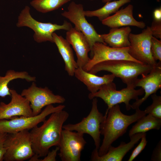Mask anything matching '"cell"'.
Segmentation results:
<instances>
[{
    "label": "cell",
    "instance_id": "1",
    "mask_svg": "<svg viewBox=\"0 0 161 161\" xmlns=\"http://www.w3.org/2000/svg\"><path fill=\"white\" fill-rule=\"evenodd\" d=\"M63 110L51 114L40 126L32 129L30 132L34 156L44 157L53 146H59L63 126L69 117Z\"/></svg>",
    "mask_w": 161,
    "mask_h": 161
},
{
    "label": "cell",
    "instance_id": "2",
    "mask_svg": "<svg viewBox=\"0 0 161 161\" xmlns=\"http://www.w3.org/2000/svg\"><path fill=\"white\" fill-rule=\"evenodd\" d=\"M146 115L144 111L139 108L135 109L134 114L126 115L121 112L119 104L106 111L105 119L101 126L100 133L103 138L98 150V155L102 156L106 153L113 143L126 132L130 125Z\"/></svg>",
    "mask_w": 161,
    "mask_h": 161
},
{
    "label": "cell",
    "instance_id": "3",
    "mask_svg": "<svg viewBox=\"0 0 161 161\" xmlns=\"http://www.w3.org/2000/svg\"><path fill=\"white\" fill-rule=\"evenodd\" d=\"M153 66L130 60H114L98 63L89 72L95 74L101 71L109 72L120 78L127 86L135 88V84L138 76L148 74Z\"/></svg>",
    "mask_w": 161,
    "mask_h": 161
},
{
    "label": "cell",
    "instance_id": "4",
    "mask_svg": "<svg viewBox=\"0 0 161 161\" xmlns=\"http://www.w3.org/2000/svg\"><path fill=\"white\" fill-rule=\"evenodd\" d=\"M30 10L28 6L25 7L18 16L16 25L18 27H27L32 29L34 32V39L37 43L47 41L54 43L52 35L55 31L60 30L68 31L72 27L71 24L66 21L62 25L39 22L32 16Z\"/></svg>",
    "mask_w": 161,
    "mask_h": 161
},
{
    "label": "cell",
    "instance_id": "5",
    "mask_svg": "<svg viewBox=\"0 0 161 161\" xmlns=\"http://www.w3.org/2000/svg\"><path fill=\"white\" fill-rule=\"evenodd\" d=\"M144 94V91L141 88L135 89L133 87L127 86L117 90L115 84L112 82L103 85L95 93H89L88 97L90 100L95 97L102 99L108 106L106 111L113 106L122 103H125L126 109L128 111L131 108L130 101L132 99L137 100L139 96Z\"/></svg>",
    "mask_w": 161,
    "mask_h": 161
},
{
    "label": "cell",
    "instance_id": "6",
    "mask_svg": "<svg viewBox=\"0 0 161 161\" xmlns=\"http://www.w3.org/2000/svg\"><path fill=\"white\" fill-rule=\"evenodd\" d=\"M4 145L5 152L3 160L5 161H23L34 155L28 130L7 133Z\"/></svg>",
    "mask_w": 161,
    "mask_h": 161
},
{
    "label": "cell",
    "instance_id": "7",
    "mask_svg": "<svg viewBox=\"0 0 161 161\" xmlns=\"http://www.w3.org/2000/svg\"><path fill=\"white\" fill-rule=\"evenodd\" d=\"M92 100L91 109L86 117L77 123L64 125L63 128L83 134H89L94 140L95 148L98 150L100 145L101 126L105 119V115H103L98 110L97 98L95 97Z\"/></svg>",
    "mask_w": 161,
    "mask_h": 161
},
{
    "label": "cell",
    "instance_id": "8",
    "mask_svg": "<svg viewBox=\"0 0 161 161\" xmlns=\"http://www.w3.org/2000/svg\"><path fill=\"white\" fill-rule=\"evenodd\" d=\"M65 106L60 105L56 106L52 104L46 106L39 114L30 117L18 116L9 120H0V133H11L24 130H29L43 122L48 115L55 112L63 110Z\"/></svg>",
    "mask_w": 161,
    "mask_h": 161
},
{
    "label": "cell",
    "instance_id": "9",
    "mask_svg": "<svg viewBox=\"0 0 161 161\" xmlns=\"http://www.w3.org/2000/svg\"><path fill=\"white\" fill-rule=\"evenodd\" d=\"M84 11L82 4H77L72 1L69 4L67 10L64 11L61 15L73 24L74 28L86 36L91 49L96 42L106 44L101 38L100 34L97 32L93 26L86 20Z\"/></svg>",
    "mask_w": 161,
    "mask_h": 161
},
{
    "label": "cell",
    "instance_id": "10",
    "mask_svg": "<svg viewBox=\"0 0 161 161\" xmlns=\"http://www.w3.org/2000/svg\"><path fill=\"white\" fill-rule=\"evenodd\" d=\"M21 95L30 103L33 116L40 113L45 106L53 104L63 103L66 100L63 97L54 94L47 87H38L34 82L28 88L23 89Z\"/></svg>",
    "mask_w": 161,
    "mask_h": 161
},
{
    "label": "cell",
    "instance_id": "11",
    "mask_svg": "<svg viewBox=\"0 0 161 161\" xmlns=\"http://www.w3.org/2000/svg\"><path fill=\"white\" fill-rule=\"evenodd\" d=\"M150 27L138 34L130 33L129 35L130 46L129 54L134 59L145 64L154 66L157 62L151 51V41L152 36Z\"/></svg>",
    "mask_w": 161,
    "mask_h": 161
},
{
    "label": "cell",
    "instance_id": "12",
    "mask_svg": "<svg viewBox=\"0 0 161 161\" xmlns=\"http://www.w3.org/2000/svg\"><path fill=\"white\" fill-rule=\"evenodd\" d=\"M84 134L63 129L58 155L62 161H80L81 153L86 142Z\"/></svg>",
    "mask_w": 161,
    "mask_h": 161
},
{
    "label": "cell",
    "instance_id": "13",
    "mask_svg": "<svg viewBox=\"0 0 161 161\" xmlns=\"http://www.w3.org/2000/svg\"><path fill=\"white\" fill-rule=\"evenodd\" d=\"M129 47L115 48L101 43L96 42L92 46L91 51L92 55V58H90L82 68L89 72L94 66L98 63L114 60H128L141 63L129 54Z\"/></svg>",
    "mask_w": 161,
    "mask_h": 161
},
{
    "label": "cell",
    "instance_id": "14",
    "mask_svg": "<svg viewBox=\"0 0 161 161\" xmlns=\"http://www.w3.org/2000/svg\"><path fill=\"white\" fill-rule=\"evenodd\" d=\"M11 97L8 104L0 103V120L17 116H33L29 102L14 89H10Z\"/></svg>",
    "mask_w": 161,
    "mask_h": 161
},
{
    "label": "cell",
    "instance_id": "15",
    "mask_svg": "<svg viewBox=\"0 0 161 161\" xmlns=\"http://www.w3.org/2000/svg\"><path fill=\"white\" fill-rule=\"evenodd\" d=\"M135 87H140L144 91L145 95L142 98L138 99L131 105V108L135 109L140 106L151 95L156 93L161 88V61L156 65L148 74L142 76L138 78L135 84Z\"/></svg>",
    "mask_w": 161,
    "mask_h": 161
},
{
    "label": "cell",
    "instance_id": "16",
    "mask_svg": "<svg viewBox=\"0 0 161 161\" xmlns=\"http://www.w3.org/2000/svg\"><path fill=\"white\" fill-rule=\"evenodd\" d=\"M66 39L75 52L78 67L83 68L90 59L88 53L91 49L86 37L81 32L72 27L67 31Z\"/></svg>",
    "mask_w": 161,
    "mask_h": 161
},
{
    "label": "cell",
    "instance_id": "17",
    "mask_svg": "<svg viewBox=\"0 0 161 161\" xmlns=\"http://www.w3.org/2000/svg\"><path fill=\"white\" fill-rule=\"evenodd\" d=\"M145 133H136L129 137L130 140L127 143L122 142L116 147L110 145L106 153L102 156L98 154V150L92 151L90 160L92 161H121L126 153L131 150Z\"/></svg>",
    "mask_w": 161,
    "mask_h": 161
},
{
    "label": "cell",
    "instance_id": "18",
    "mask_svg": "<svg viewBox=\"0 0 161 161\" xmlns=\"http://www.w3.org/2000/svg\"><path fill=\"white\" fill-rule=\"evenodd\" d=\"M133 6L131 4L119 10L114 14L102 21V23L111 28L133 26L143 29L145 26L143 21L136 20L133 16Z\"/></svg>",
    "mask_w": 161,
    "mask_h": 161
},
{
    "label": "cell",
    "instance_id": "19",
    "mask_svg": "<svg viewBox=\"0 0 161 161\" xmlns=\"http://www.w3.org/2000/svg\"><path fill=\"white\" fill-rule=\"evenodd\" d=\"M74 76L86 86L91 93L96 92L103 85L112 82L115 77L112 74L98 76L85 71L81 67L76 69Z\"/></svg>",
    "mask_w": 161,
    "mask_h": 161
},
{
    "label": "cell",
    "instance_id": "20",
    "mask_svg": "<svg viewBox=\"0 0 161 161\" xmlns=\"http://www.w3.org/2000/svg\"><path fill=\"white\" fill-rule=\"evenodd\" d=\"M52 35L54 43L57 47L64 62L65 71L69 76H74L75 71L78 66L70 44L62 36L58 35L55 32Z\"/></svg>",
    "mask_w": 161,
    "mask_h": 161
},
{
    "label": "cell",
    "instance_id": "21",
    "mask_svg": "<svg viewBox=\"0 0 161 161\" xmlns=\"http://www.w3.org/2000/svg\"><path fill=\"white\" fill-rule=\"evenodd\" d=\"M131 31L129 26L112 28L108 33L100 35L104 42L110 47L122 48L130 46L129 35Z\"/></svg>",
    "mask_w": 161,
    "mask_h": 161
},
{
    "label": "cell",
    "instance_id": "22",
    "mask_svg": "<svg viewBox=\"0 0 161 161\" xmlns=\"http://www.w3.org/2000/svg\"><path fill=\"white\" fill-rule=\"evenodd\" d=\"M25 80L28 82H35V77L31 76L26 71H16L9 70L4 76H0V97H5L7 96H11L8 84L12 80L17 79Z\"/></svg>",
    "mask_w": 161,
    "mask_h": 161
},
{
    "label": "cell",
    "instance_id": "23",
    "mask_svg": "<svg viewBox=\"0 0 161 161\" xmlns=\"http://www.w3.org/2000/svg\"><path fill=\"white\" fill-rule=\"evenodd\" d=\"M131 0H118L110 1L106 3L103 7L94 10H86L84 11L85 16L96 17L102 21L112 14L115 13L123 5L130 2Z\"/></svg>",
    "mask_w": 161,
    "mask_h": 161
},
{
    "label": "cell",
    "instance_id": "24",
    "mask_svg": "<svg viewBox=\"0 0 161 161\" xmlns=\"http://www.w3.org/2000/svg\"><path fill=\"white\" fill-rule=\"evenodd\" d=\"M129 130V137L137 133H145L151 129L159 130L161 127V119L150 114L142 117Z\"/></svg>",
    "mask_w": 161,
    "mask_h": 161
},
{
    "label": "cell",
    "instance_id": "25",
    "mask_svg": "<svg viewBox=\"0 0 161 161\" xmlns=\"http://www.w3.org/2000/svg\"><path fill=\"white\" fill-rule=\"evenodd\" d=\"M71 0H33L32 7L37 11L46 13L57 10Z\"/></svg>",
    "mask_w": 161,
    "mask_h": 161
},
{
    "label": "cell",
    "instance_id": "26",
    "mask_svg": "<svg viewBox=\"0 0 161 161\" xmlns=\"http://www.w3.org/2000/svg\"><path fill=\"white\" fill-rule=\"evenodd\" d=\"M152 103L144 110L146 114H150L153 116L161 119V96L156 93L151 95Z\"/></svg>",
    "mask_w": 161,
    "mask_h": 161
},
{
    "label": "cell",
    "instance_id": "27",
    "mask_svg": "<svg viewBox=\"0 0 161 161\" xmlns=\"http://www.w3.org/2000/svg\"><path fill=\"white\" fill-rule=\"evenodd\" d=\"M151 51L154 60L161 61V40L152 36L151 41Z\"/></svg>",
    "mask_w": 161,
    "mask_h": 161
},
{
    "label": "cell",
    "instance_id": "28",
    "mask_svg": "<svg viewBox=\"0 0 161 161\" xmlns=\"http://www.w3.org/2000/svg\"><path fill=\"white\" fill-rule=\"evenodd\" d=\"M146 137V134L145 133L141 137L140 143L132 152L128 161L134 160L144 149L147 143Z\"/></svg>",
    "mask_w": 161,
    "mask_h": 161
},
{
    "label": "cell",
    "instance_id": "29",
    "mask_svg": "<svg viewBox=\"0 0 161 161\" xmlns=\"http://www.w3.org/2000/svg\"><path fill=\"white\" fill-rule=\"evenodd\" d=\"M150 28L152 36L161 39V21H157L154 20Z\"/></svg>",
    "mask_w": 161,
    "mask_h": 161
},
{
    "label": "cell",
    "instance_id": "30",
    "mask_svg": "<svg viewBox=\"0 0 161 161\" xmlns=\"http://www.w3.org/2000/svg\"><path fill=\"white\" fill-rule=\"evenodd\" d=\"M59 147L57 146L56 148L51 151H49L47 154L42 159H39L38 161H55L56 157L58 151H59Z\"/></svg>",
    "mask_w": 161,
    "mask_h": 161
},
{
    "label": "cell",
    "instance_id": "31",
    "mask_svg": "<svg viewBox=\"0 0 161 161\" xmlns=\"http://www.w3.org/2000/svg\"><path fill=\"white\" fill-rule=\"evenodd\" d=\"M152 161H161V141L160 140L154 150L151 159Z\"/></svg>",
    "mask_w": 161,
    "mask_h": 161
},
{
    "label": "cell",
    "instance_id": "32",
    "mask_svg": "<svg viewBox=\"0 0 161 161\" xmlns=\"http://www.w3.org/2000/svg\"><path fill=\"white\" fill-rule=\"evenodd\" d=\"M7 134L6 133H0V161L3 160L5 152L4 143Z\"/></svg>",
    "mask_w": 161,
    "mask_h": 161
},
{
    "label": "cell",
    "instance_id": "33",
    "mask_svg": "<svg viewBox=\"0 0 161 161\" xmlns=\"http://www.w3.org/2000/svg\"><path fill=\"white\" fill-rule=\"evenodd\" d=\"M154 20L157 21H161V8L160 7L155 9L153 12Z\"/></svg>",
    "mask_w": 161,
    "mask_h": 161
},
{
    "label": "cell",
    "instance_id": "34",
    "mask_svg": "<svg viewBox=\"0 0 161 161\" xmlns=\"http://www.w3.org/2000/svg\"><path fill=\"white\" fill-rule=\"evenodd\" d=\"M112 0H102V2L104 3L111 1Z\"/></svg>",
    "mask_w": 161,
    "mask_h": 161
},
{
    "label": "cell",
    "instance_id": "35",
    "mask_svg": "<svg viewBox=\"0 0 161 161\" xmlns=\"http://www.w3.org/2000/svg\"><path fill=\"white\" fill-rule=\"evenodd\" d=\"M90 0L92 1V0Z\"/></svg>",
    "mask_w": 161,
    "mask_h": 161
}]
</instances>
